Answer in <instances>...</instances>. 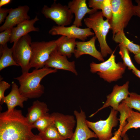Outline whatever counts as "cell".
I'll return each instance as SVG.
<instances>
[{"instance_id":"obj_3","label":"cell","mask_w":140,"mask_h":140,"mask_svg":"<svg viewBox=\"0 0 140 140\" xmlns=\"http://www.w3.org/2000/svg\"><path fill=\"white\" fill-rule=\"evenodd\" d=\"M101 11H97L84 19V22L87 28L92 29L99 42L101 53L103 58L111 55L113 51L108 45L106 36L111 26L109 21L104 20Z\"/></svg>"},{"instance_id":"obj_10","label":"cell","mask_w":140,"mask_h":140,"mask_svg":"<svg viewBox=\"0 0 140 140\" xmlns=\"http://www.w3.org/2000/svg\"><path fill=\"white\" fill-rule=\"evenodd\" d=\"M48 33L53 36L61 35L77 39L82 41H85L88 37L95 35L88 28H81L73 25L68 27L54 26L49 30Z\"/></svg>"},{"instance_id":"obj_39","label":"cell","mask_w":140,"mask_h":140,"mask_svg":"<svg viewBox=\"0 0 140 140\" xmlns=\"http://www.w3.org/2000/svg\"><path fill=\"white\" fill-rule=\"evenodd\" d=\"M132 72L135 75L140 78V71L137 68L136 69L132 70Z\"/></svg>"},{"instance_id":"obj_34","label":"cell","mask_w":140,"mask_h":140,"mask_svg":"<svg viewBox=\"0 0 140 140\" xmlns=\"http://www.w3.org/2000/svg\"><path fill=\"white\" fill-rule=\"evenodd\" d=\"M10 9L6 8H0V24L4 22L7 14L9 13Z\"/></svg>"},{"instance_id":"obj_12","label":"cell","mask_w":140,"mask_h":140,"mask_svg":"<svg viewBox=\"0 0 140 140\" xmlns=\"http://www.w3.org/2000/svg\"><path fill=\"white\" fill-rule=\"evenodd\" d=\"M50 115L61 135L66 139H70L73 133V129L76 122L74 116L58 112H53Z\"/></svg>"},{"instance_id":"obj_17","label":"cell","mask_w":140,"mask_h":140,"mask_svg":"<svg viewBox=\"0 0 140 140\" xmlns=\"http://www.w3.org/2000/svg\"><path fill=\"white\" fill-rule=\"evenodd\" d=\"M67 6L75 18L73 25L80 27L82 25V21L86 15H89L96 12L93 9H89L87 5L86 0H73L69 1Z\"/></svg>"},{"instance_id":"obj_18","label":"cell","mask_w":140,"mask_h":140,"mask_svg":"<svg viewBox=\"0 0 140 140\" xmlns=\"http://www.w3.org/2000/svg\"><path fill=\"white\" fill-rule=\"evenodd\" d=\"M39 20L37 16L33 18L25 20L12 28L11 35L9 41L15 43L20 38L32 31L38 32L39 29L34 26V24Z\"/></svg>"},{"instance_id":"obj_30","label":"cell","mask_w":140,"mask_h":140,"mask_svg":"<svg viewBox=\"0 0 140 140\" xmlns=\"http://www.w3.org/2000/svg\"><path fill=\"white\" fill-rule=\"evenodd\" d=\"M103 17L108 20L109 22L112 17V7L111 0H104L101 8Z\"/></svg>"},{"instance_id":"obj_35","label":"cell","mask_w":140,"mask_h":140,"mask_svg":"<svg viewBox=\"0 0 140 140\" xmlns=\"http://www.w3.org/2000/svg\"><path fill=\"white\" fill-rule=\"evenodd\" d=\"M123 128V127L119 126L118 130L114 133V136L109 140H121V136Z\"/></svg>"},{"instance_id":"obj_36","label":"cell","mask_w":140,"mask_h":140,"mask_svg":"<svg viewBox=\"0 0 140 140\" xmlns=\"http://www.w3.org/2000/svg\"><path fill=\"white\" fill-rule=\"evenodd\" d=\"M135 2L137 3L136 5H135V10L136 16L140 18V0H136Z\"/></svg>"},{"instance_id":"obj_38","label":"cell","mask_w":140,"mask_h":140,"mask_svg":"<svg viewBox=\"0 0 140 140\" xmlns=\"http://www.w3.org/2000/svg\"><path fill=\"white\" fill-rule=\"evenodd\" d=\"M134 58L136 62L140 65V53L137 54L135 55Z\"/></svg>"},{"instance_id":"obj_21","label":"cell","mask_w":140,"mask_h":140,"mask_svg":"<svg viewBox=\"0 0 140 140\" xmlns=\"http://www.w3.org/2000/svg\"><path fill=\"white\" fill-rule=\"evenodd\" d=\"M76 39L61 36L56 40V50L58 53L67 58H71L75 51Z\"/></svg>"},{"instance_id":"obj_26","label":"cell","mask_w":140,"mask_h":140,"mask_svg":"<svg viewBox=\"0 0 140 140\" xmlns=\"http://www.w3.org/2000/svg\"><path fill=\"white\" fill-rule=\"evenodd\" d=\"M53 123L52 118L50 114L48 113L37 121L32 125V127L33 128H37L39 133H42Z\"/></svg>"},{"instance_id":"obj_8","label":"cell","mask_w":140,"mask_h":140,"mask_svg":"<svg viewBox=\"0 0 140 140\" xmlns=\"http://www.w3.org/2000/svg\"><path fill=\"white\" fill-rule=\"evenodd\" d=\"M118 112L112 108L108 117L104 120L92 122L86 120L88 127L93 131L99 140H109L112 137V129L118 123Z\"/></svg>"},{"instance_id":"obj_5","label":"cell","mask_w":140,"mask_h":140,"mask_svg":"<svg viewBox=\"0 0 140 140\" xmlns=\"http://www.w3.org/2000/svg\"><path fill=\"white\" fill-rule=\"evenodd\" d=\"M114 52L105 61L100 63L91 62L90 65V72H97L100 78L108 82L115 81L122 78L126 66L121 62H116Z\"/></svg>"},{"instance_id":"obj_11","label":"cell","mask_w":140,"mask_h":140,"mask_svg":"<svg viewBox=\"0 0 140 140\" xmlns=\"http://www.w3.org/2000/svg\"><path fill=\"white\" fill-rule=\"evenodd\" d=\"M129 81H127L122 86L116 85L114 86L112 92L107 96V100L103 106L89 117H93L99 111L109 106L117 110L120 102L129 95Z\"/></svg>"},{"instance_id":"obj_32","label":"cell","mask_w":140,"mask_h":140,"mask_svg":"<svg viewBox=\"0 0 140 140\" xmlns=\"http://www.w3.org/2000/svg\"><path fill=\"white\" fill-rule=\"evenodd\" d=\"M104 0H89L88 5L89 7L95 11L101 10Z\"/></svg>"},{"instance_id":"obj_25","label":"cell","mask_w":140,"mask_h":140,"mask_svg":"<svg viewBox=\"0 0 140 140\" xmlns=\"http://www.w3.org/2000/svg\"><path fill=\"white\" fill-rule=\"evenodd\" d=\"M39 137L43 140H66L60 134L54 123L44 132L39 133Z\"/></svg>"},{"instance_id":"obj_9","label":"cell","mask_w":140,"mask_h":140,"mask_svg":"<svg viewBox=\"0 0 140 140\" xmlns=\"http://www.w3.org/2000/svg\"><path fill=\"white\" fill-rule=\"evenodd\" d=\"M41 12L46 18L52 20L58 26L69 25L73 18L67 5L57 3L55 1L50 7L44 5Z\"/></svg>"},{"instance_id":"obj_22","label":"cell","mask_w":140,"mask_h":140,"mask_svg":"<svg viewBox=\"0 0 140 140\" xmlns=\"http://www.w3.org/2000/svg\"><path fill=\"white\" fill-rule=\"evenodd\" d=\"M113 40L119 43L134 55L140 53V45L133 43L125 36L124 30L118 31L113 37Z\"/></svg>"},{"instance_id":"obj_14","label":"cell","mask_w":140,"mask_h":140,"mask_svg":"<svg viewBox=\"0 0 140 140\" xmlns=\"http://www.w3.org/2000/svg\"><path fill=\"white\" fill-rule=\"evenodd\" d=\"M74 114L76 119V126L70 140H88L91 138H97L86 124L85 112L81 109L80 112L74 110Z\"/></svg>"},{"instance_id":"obj_27","label":"cell","mask_w":140,"mask_h":140,"mask_svg":"<svg viewBox=\"0 0 140 140\" xmlns=\"http://www.w3.org/2000/svg\"><path fill=\"white\" fill-rule=\"evenodd\" d=\"M121 103L131 109H134L140 112V95L135 93L131 92L129 96Z\"/></svg>"},{"instance_id":"obj_20","label":"cell","mask_w":140,"mask_h":140,"mask_svg":"<svg viewBox=\"0 0 140 140\" xmlns=\"http://www.w3.org/2000/svg\"><path fill=\"white\" fill-rule=\"evenodd\" d=\"M49 110L45 103L38 100H36L28 108L26 117L29 124L32 126L39 118L47 115Z\"/></svg>"},{"instance_id":"obj_2","label":"cell","mask_w":140,"mask_h":140,"mask_svg":"<svg viewBox=\"0 0 140 140\" xmlns=\"http://www.w3.org/2000/svg\"><path fill=\"white\" fill-rule=\"evenodd\" d=\"M57 71L55 69L44 67L35 69L30 73H22L14 79L18 81L19 91L23 96L28 99L38 98L44 93V87L40 83L42 80L47 75Z\"/></svg>"},{"instance_id":"obj_1","label":"cell","mask_w":140,"mask_h":140,"mask_svg":"<svg viewBox=\"0 0 140 140\" xmlns=\"http://www.w3.org/2000/svg\"><path fill=\"white\" fill-rule=\"evenodd\" d=\"M32 129L21 110L0 113V140H30Z\"/></svg>"},{"instance_id":"obj_42","label":"cell","mask_w":140,"mask_h":140,"mask_svg":"<svg viewBox=\"0 0 140 140\" xmlns=\"http://www.w3.org/2000/svg\"></svg>"},{"instance_id":"obj_16","label":"cell","mask_w":140,"mask_h":140,"mask_svg":"<svg viewBox=\"0 0 140 140\" xmlns=\"http://www.w3.org/2000/svg\"><path fill=\"white\" fill-rule=\"evenodd\" d=\"M96 39L95 36L88 41H76V48L73 54L75 57L78 58L83 55L88 54L99 61H104V58L101 52L98 51L96 47L95 42Z\"/></svg>"},{"instance_id":"obj_40","label":"cell","mask_w":140,"mask_h":140,"mask_svg":"<svg viewBox=\"0 0 140 140\" xmlns=\"http://www.w3.org/2000/svg\"><path fill=\"white\" fill-rule=\"evenodd\" d=\"M30 140H43L40 138L38 135H34L31 138ZM67 140H69L68 139Z\"/></svg>"},{"instance_id":"obj_15","label":"cell","mask_w":140,"mask_h":140,"mask_svg":"<svg viewBox=\"0 0 140 140\" xmlns=\"http://www.w3.org/2000/svg\"><path fill=\"white\" fill-rule=\"evenodd\" d=\"M45 67L57 70H66L72 72L75 75L78 74L75 68V61H69L66 56L58 54L56 50L51 54L46 62Z\"/></svg>"},{"instance_id":"obj_37","label":"cell","mask_w":140,"mask_h":140,"mask_svg":"<svg viewBox=\"0 0 140 140\" xmlns=\"http://www.w3.org/2000/svg\"><path fill=\"white\" fill-rule=\"evenodd\" d=\"M11 0H1L0 1V8L3 6L10 3L11 1Z\"/></svg>"},{"instance_id":"obj_29","label":"cell","mask_w":140,"mask_h":140,"mask_svg":"<svg viewBox=\"0 0 140 140\" xmlns=\"http://www.w3.org/2000/svg\"><path fill=\"white\" fill-rule=\"evenodd\" d=\"M132 109L127 106L124 103H121L120 104L117 111L120 112V115L118 121H120V125L123 127L126 124V121L130 111Z\"/></svg>"},{"instance_id":"obj_23","label":"cell","mask_w":140,"mask_h":140,"mask_svg":"<svg viewBox=\"0 0 140 140\" xmlns=\"http://www.w3.org/2000/svg\"><path fill=\"white\" fill-rule=\"evenodd\" d=\"M0 71L10 66H19L13 59L12 48H9L7 44L3 46L0 45Z\"/></svg>"},{"instance_id":"obj_24","label":"cell","mask_w":140,"mask_h":140,"mask_svg":"<svg viewBox=\"0 0 140 140\" xmlns=\"http://www.w3.org/2000/svg\"><path fill=\"white\" fill-rule=\"evenodd\" d=\"M126 124L123 128L121 137L126 134L128 130L132 128H140V113L132 110L130 111L127 120Z\"/></svg>"},{"instance_id":"obj_33","label":"cell","mask_w":140,"mask_h":140,"mask_svg":"<svg viewBox=\"0 0 140 140\" xmlns=\"http://www.w3.org/2000/svg\"><path fill=\"white\" fill-rule=\"evenodd\" d=\"M10 84L6 82L0 80V102L4 98V93L5 91L9 88Z\"/></svg>"},{"instance_id":"obj_31","label":"cell","mask_w":140,"mask_h":140,"mask_svg":"<svg viewBox=\"0 0 140 140\" xmlns=\"http://www.w3.org/2000/svg\"><path fill=\"white\" fill-rule=\"evenodd\" d=\"M12 29L6 30L0 33V45L3 46L9 41L11 35Z\"/></svg>"},{"instance_id":"obj_28","label":"cell","mask_w":140,"mask_h":140,"mask_svg":"<svg viewBox=\"0 0 140 140\" xmlns=\"http://www.w3.org/2000/svg\"><path fill=\"white\" fill-rule=\"evenodd\" d=\"M119 54L123 61V63L129 70H133L137 68L132 62L129 54V51L122 45L119 44Z\"/></svg>"},{"instance_id":"obj_13","label":"cell","mask_w":140,"mask_h":140,"mask_svg":"<svg viewBox=\"0 0 140 140\" xmlns=\"http://www.w3.org/2000/svg\"><path fill=\"white\" fill-rule=\"evenodd\" d=\"M29 9L27 5L20 6L15 8H10L4 23L0 27V32L12 29L25 20L30 19V17L28 14Z\"/></svg>"},{"instance_id":"obj_7","label":"cell","mask_w":140,"mask_h":140,"mask_svg":"<svg viewBox=\"0 0 140 140\" xmlns=\"http://www.w3.org/2000/svg\"><path fill=\"white\" fill-rule=\"evenodd\" d=\"M32 42L31 37L28 34L13 44L12 47L13 59L20 66L22 73L29 72L31 68L30 61L32 54Z\"/></svg>"},{"instance_id":"obj_4","label":"cell","mask_w":140,"mask_h":140,"mask_svg":"<svg viewBox=\"0 0 140 140\" xmlns=\"http://www.w3.org/2000/svg\"><path fill=\"white\" fill-rule=\"evenodd\" d=\"M112 17L110 22L113 37L124 30L133 16H136L135 5L131 0H111Z\"/></svg>"},{"instance_id":"obj_41","label":"cell","mask_w":140,"mask_h":140,"mask_svg":"<svg viewBox=\"0 0 140 140\" xmlns=\"http://www.w3.org/2000/svg\"><path fill=\"white\" fill-rule=\"evenodd\" d=\"M123 138V140H129L128 136L126 134H125Z\"/></svg>"},{"instance_id":"obj_6","label":"cell","mask_w":140,"mask_h":140,"mask_svg":"<svg viewBox=\"0 0 140 140\" xmlns=\"http://www.w3.org/2000/svg\"><path fill=\"white\" fill-rule=\"evenodd\" d=\"M32 54L30 61L31 68L39 69L45 67L51 54L57 49L56 40L48 41L32 42Z\"/></svg>"},{"instance_id":"obj_19","label":"cell","mask_w":140,"mask_h":140,"mask_svg":"<svg viewBox=\"0 0 140 140\" xmlns=\"http://www.w3.org/2000/svg\"><path fill=\"white\" fill-rule=\"evenodd\" d=\"M28 99L26 98L20 93L19 88L14 82H12L11 92L0 102L2 104L5 103L7 106L8 111H10L19 106L22 108L24 107L23 103L27 101Z\"/></svg>"}]
</instances>
